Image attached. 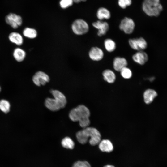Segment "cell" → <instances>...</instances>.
Here are the masks:
<instances>
[{
	"label": "cell",
	"mask_w": 167,
	"mask_h": 167,
	"mask_svg": "<svg viewBox=\"0 0 167 167\" xmlns=\"http://www.w3.org/2000/svg\"><path fill=\"white\" fill-rule=\"evenodd\" d=\"M71 29L75 34L81 36L87 33L89 28L88 24L86 21L82 19H77L72 23Z\"/></svg>",
	"instance_id": "cell-5"
},
{
	"label": "cell",
	"mask_w": 167,
	"mask_h": 167,
	"mask_svg": "<svg viewBox=\"0 0 167 167\" xmlns=\"http://www.w3.org/2000/svg\"><path fill=\"white\" fill-rule=\"evenodd\" d=\"M13 56L16 61L19 62H21L25 59L26 53L23 49L17 47L14 49L13 52Z\"/></svg>",
	"instance_id": "cell-16"
},
{
	"label": "cell",
	"mask_w": 167,
	"mask_h": 167,
	"mask_svg": "<svg viewBox=\"0 0 167 167\" xmlns=\"http://www.w3.org/2000/svg\"><path fill=\"white\" fill-rule=\"evenodd\" d=\"M90 115L88 109L84 105H81L71 110L69 117L73 122H79L80 126L84 128L88 127L90 124Z\"/></svg>",
	"instance_id": "cell-2"
},
{
	"label": "cell",
	"mask_w": 167,
	"mask_h": 167,
	"mask_svg": "<svg viewBox=\"0 0 167 167\" xmlns=\"http://www.w3.org/2000/svg\"><path fill=\"white\" fill-rule=\"evenodd\" d=\"M22 34L24 37L30 39H35L38 35L37 31L35 29L28 27L24 28Z\"/></svg>",
	"instance_id": "cell-19"
},
{
	"label": "cell",
	"mask_w": 167,
	"mask_h": 167,
	"mask_svg": "<svg viewBox=\"0 0 167 167\" xmlns=\"http://www.w3.org/2000/svg\"><path fill=\"white\" fill-rule=\"evenodd\" d=\"M127 60L124 57L118 56L113 59V68L117 71L120 72L122 69L127 67Z\"/></svg>",
	"instance_id": "cell-13"
},
{
	"label": "cell",
	"mask_w": 167,
	"mask_h": 167,
	"mask_svg": "<svg viewBox=\"0 0 167 167\" xmlns=\"http://www.w3.org/2000/svg\"><path fill=\"white\" fill-rule=\"evenodd\" d=\"M98 145L99 149L103 152L109 153L112 152L113 150V144L108 139L101 140Z\"/></svg>",
	"instance_id": "cell-15"
},
{
	"label": "cell",
	"mask_w": 167,
	"mask_h": 167,
	"mask_svg": "<svg viewBox=\"0 0 167 167\" xmlns=\"http://www.w3.org/2000/svg\"><path fill=\"white\" fill-rule=\"evenodd\" d=\"M93 26L98 30L97 35L100 37L105 35L109 28L108 24L106 22L99 20L92 24Z\"/></svg>",
	"instance_id": "cell-10"
},
{
	"label": "cell",
	"mask_w": 167,
	"mask_h": 167,
	"mask_svg": "<svg viewBox=\"0 0 167 167\" xmlns=\"http://www.w3.org/2000/svg\"><path fill=\"white\" fill-rule=\"evenodd\" d=\"M156 92L152 89L146 90L143 93V98L145 102L149 104L152 102L154 98L157 96Z\"/></svg>",
	"instance_id": "cell-17"
},
{
	"label": "cell",
	"mask_w": 167,
	"mask_h": 167,
	"mask_svg": "<svg viewBox=\"0 0 167 167\" xmlns=\"http://www.w3.org/2000/svg\"><path fill=\"white\" fill-rule=\"evenodd\" d=\"M61 144L62 146L66 149H72L75 147V143L70 137H66L62 140Z\"/></svg>",
	"instance_id": "cell-22"
},
{
	"label": "cell",
	"mask_w": 167,
	"mask_h": 167,
	"mask_svg": "<svg viewBox=\"0 0 167 167\" xmlns=\"http://www.w3.org/2000/svg\"><path fill=\"white\" fill-rule=\"evenodd\" d=\"M86 0H73V2L75 3H79L81 1H85Z\"/></svg>",
	"instance_id": "cell-28"
},
{
	"label": "cell",
	"mask_w": 167,
	"mask_h": 167,
	"mask_svg": "<svg viewBox=\"0 0 167 167\" xmlns=\"http://www.w3.org/2000/svg\"><path fill=\"white\" fill-rule=\"evenodd\" d=\"M88 54L91 60L96 61L101 60L104 56V53L102 50L96 46L92 47L89 51Z\"/></svg>",
	"instance_id": "cell-11"
},
{
	"label": "cell",
	"mask_w": 167,
	"mask_h": 167,
	"mask_svg": "<svg viewBox=\"0 0 167 167\" xmlns=\"http://www.w3.org/2000/svg\"><path fill=\"white\" fill-rule=\"evenodd\" d=\"M33 83L36 86L44 85L49 82L50 78L45 72L42 71L36 72L32 77Z\"/></svg>",
	"instance_id": "cell-9"
},
{
	"label": "cell",
	"mask_w": 167,
	"mask_h": 167,
	"mask_svg": "<svg viewBox=\"0 0 167 167\" xmlns=\"http://www.w3.org/2000/svg\"><path fill=\"white\" fill-rule=\"evenodd\" d=\"M10 108V104L9 102L5 100H0V109L5 113L9 112Z\"/></svg>",
	"instance_id": "cell-23"
},
{
	"label": "cell",
	"mask_w": 167,
	"mask_h": 167,
	"mask_svg": "<svg viewBox=\"0 0 167 167\" xmlns=\"http://www.w3.org/2000/svg\"><path fill=\"white\" fill-rule=\"evenodd\" d=\"M96 15L99 20L101 21L104 19H109L111 16L109 11L104 7H101L98 9Z\"/></svg>",
	"instance_id": "cell-20"
},
{
	"label": "cell",
	"mask_w": 167,
	"mask_h": 167,
	"mask_svg": "<svg viewBox=\"0 0 167 167\" xmlns=\"http://www.w3.org/2000/svg\"><path fill=\"white\" fill-rule=\"evenodd\" d=\"M50 92L54 98H47L45 100V105L46 107L53 111H56L65 107L67 103L65 96L57 90H52Z\"/></svg>",
	"instance_id": "cell-3"
},
{
	"label": "cell",
	"mask_w": 167,
	"mask_h": 167,
	"mask_svg": "<svg viewBox=\"0 0 167 167\" xmlns=\"http://www.w3.org/2000/svg\"><path fill=\"white\" fill-rule=\"evenodd\" d=\"M73 0H61L60 2L61 7L62 8H66L72 5Z\"/></svg>",
	"instance_id": "cell-26"
},
{
	"label": "cell",
	"mask_w": 167,
	"mask_h": 167,
	"mask_svg": "<svg viewBox=\"0 0 167 167\" xmlns=\"http://www.w3.org/2000/svg\"><path fill=\"white\" fill-rule=\"evenodd\" d=\"M72 167H91V166L87 161H78L74 164Z\"/></svg>",
	"instance_id": "cell-25"
},
{
	"label": "cell",
	"mask_w": 167,
	"mask_h": 167,
	"mask_svg": "<svg viewBox=\"0 0 167 167\" xmlns=\"http://www.w3.org/2000/svg\"><path fill=\"white\" fill-rule=\"evenodd\" d=\"M132 59L136 63L142 65L148 61V56L143 51H138L133 55Z\"/></svg>",
	"instance_id": "cell-12"
},
{
	"label": "cell",
	"mask_w": 167,
	"mask_h": 167,
	"mask_svg": "<svg viewBox=\"0 0 167 167\" xmlns=\"http://www.w3.org/2000/svg\"><path fill=\"white\" fill-rule=\"evenodd\" d=\"M103 167H115L112 165H107L104 166Z\"/></svg>",
	"instance_id": "cell-29"
},
{
	"label": "cell",
	"mask_w": 167,
	"mask_h": 167,
	"mask_svg": "<svg viewBox=\"0 0 167 167\" xmlns=\"http://www.w3.org/2000/svg\"><path fill=\"white\" fill-rule=\"evenodd\" d=\"M129 44L133 49L138 51H143L147 47V43L145 40L142 37L130 39Z\"/></svg>",
	"instance_id": "cell-6"
},
{
	"label": "cell",
	"mask_w": 167,
	"mask_h": 167,
	"mask_svg": "<svg viewBox=\"0 0 167 167\" xmlns=\"http://www.w3.org/2000/svg\"><path fill=\"white\" fill-rule=\"evenodd\" d=\"M8 38L11 43L18 46L22 45L24 43L23 36L17 32H13L10 33L8 35Z\"/></svg>",
	"instance_id": "cell-14"
},
{
	"label": "cell",
	"mask_w": 167,
	"mask_h": 167,
	"mask_svg": "<svg viewBox=\"0 0 167 167\" xmlns=\"http://www.w3.org/2000/svg\"><path fill=\"white\" fill-rule=\"evenodd\" d=\"M142 8L144 12L150 16H157L162 10L159 0H144Z\"/></svg>",
	"instance_id": "cell-4"
},
{
	"label": "cell",
	"mask_w": 167,
	"mask_h": 167,
	"mask_svg": "<svg viewBox=\"0 0 167 167\" xmlns=\"http://www.w3.org/2000/svg\"><path fill=\"white\" fill-rule=\"evenodd\" d=\"M76 137L79 143L82 144L87 143L88 139L90 144L93 146L98 145L101 140V135L96 128L87 127L76 133Z\"/></svg>",
	"instance_id": "cell-1"
},
{
	"label": "cell",
	"mask_w": 167,
	"mask_h": 167,
	"mask_svg": "<svg viewBox=\"0 0 167 167\" xmlns=\"http://www.w3.org/2000/svg\"><path fill=\"white\" fill-rule=\"evenodd\" d=\"M5 20L7 24L14 29L18 28L23 23L22 19L20 15L12 13L7 15L5 18Z\"/></svg>",
	"instance_id": "cell-8"
},
{
	"label": "cell",
	"mask_w": 167,
	"mask_h": 167,
	"mask_svg": "<svg viewBox=\"0 0 167 167\" xmlns=\"http://www.w3.org/2000/svg\"><path fill=\"white\" fill-rule=\"evenodd\" d=\"M102 75L104 80L109 83H113L116 80V76L115 73L109 69L104 70L102 72Z\"/></svg>",
	"instance_id": "cell-18"
},
{
	"label": "cell",
	"mask_w": 167,
	"mask_h": 167,
	"mask_svg": "<svg viewBox=\"0 0 167 167\" xmlns=\"http://www.w3.org/2000/svg\"><path fill=\"white\" fill-rule=\"evenodd\" d=\"M154 78L153 77H151L150 78V81H153V80H154Z\"/></svg>",
	"instance_id": "cell-30"
},
{
	"label": "cell",
	"mask_w": 167,
	"mask_h": 167,
	"mask_svg": "<svg viewBox=\"0 0 167 167\" xmlns=\"http://www.w3.org/2000/svg\"><path fill=\"white\" fill-rule=\"evenodd\" d=\"M104 45L106 50L109 52L114 51L116 47L115 42L110 38L106 39L104 41Z\"/></svg>",
	"instance_id": "cell-21"
},
{
	"label": "cell",
	"mask_w": 167,
	"mask_h": 167,
	"mask_svg": "<svg viewBox=\"0 0 167 167\" xmlns=\"http://www.w3.org/2000/svg\"><path fill=\"white\" fill-rule=\"evenodd\" d=\"M118 3L121 7L124 9L131 4V0H118Z\"/></svg>",
	"instance_id": "cell-27"
},
{
	"label": "cell",
	"mask_w": 167,
	"mask_h": 167,
	"mask_svg": "<svg viewBox=\"0 0 167 167\" xmlns=\"http://www.w3.org/2000/svg\"><path fill=\"white\" fill-rule=\"evenodd\" d=\"M135 26L134 22L131 19L125 17L121 21L119 28L125 34H130L133 32Z\"/></svg>",
	"instance_id": "cell-7"
},
{
	"label": "cell",
	"mask_w": 167,
	"mask_h": 167,
	"mask_svg": "<svg viewBox=\"0 0 167 167\" xmlns=\"http://www.w3.org/2000/svg\"><path fill=\"white\" fill-rule=\"evenodd\" d=\"M120 72L121 75L124 79H129L132 76V71L130 68L127 67L123 68Z\"/></svg>",
	"instance_id": "cell-24"
},
{
	"label": "cell",
	"mask_w": 167,
	"mask_h": 167,
	"mask_svg": "<svg viewBox=\"0 0 167 167\" xmlns=\"http://www.w3.org/2000/svg\"><path fill=\"white\" fill-rule=\"evenodd\" d=\"M1 91V87L0 86V92Z\"/></svg>",
	"instance_id": "cell-31"
}]
</instances>
